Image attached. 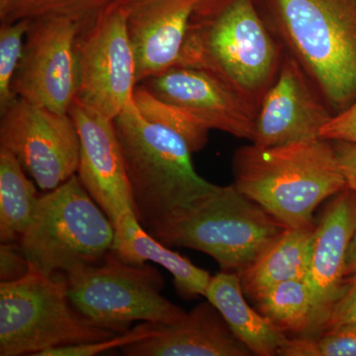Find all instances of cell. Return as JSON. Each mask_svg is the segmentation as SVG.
Instances as JSON below:
<instances>
[{
	"label": "cell",
	"mask_w": 356,
	"mask_h": 356,
	"mask_svg": "<svg viewBox=\"0 0 356 356\" xmlns=\"http://www.w3.org/2000/svg\"><path fill=\"white\" fill-rule=\"evenodd\" d=\"M40 196L18 159L0 147V242L18 243Z\"/></svg>",
	"instance_id": "cell-22"
},
{
	"label": "cell",
	"mask_w": 356,
	"mask_h": 356,
	"mask_svg": "<svg viewBox=\"0 0 356 356\" xmlns=\"http://www.w3.org/2000/svg\"><path fill=\"white\" fill-rule=\"evenodd\" d=\"M348 188L356 191V144L332 140Z\"/></svg>",
	"instance_id": "cell-31"
},
{
	"label": "cell",
	"mask_w": 356,
	"mask_h": 356,
	"mask_svg": "<svg viewBox=\"0 0 356 356\" xmlns=\"http://www.w3.org/2000/svg\"><path fill=\"white\" fill-rule=\"evenodd\" d=\"M133 102L147 120L161 124L181 135L192 153H197L207 144L209 129L184 109L156 97L143 84L136 86Z\"/></svg>",
	"instance_id": "cell-24"
},
{
	"label": "cell",
	"mask_w": 356,
	"mask_h": 356,
	"mask_svg": "<svg viewBox=\"0 0 356 356\" xmlns=\"http://www.w3.org/2000/svg\"><path fill=\"white\" fill-rule=\"evenodd\" d=\"M334 114L356 100V0H255Z\"/></svg>",
	"instance_id": "cell-4"
},
{
	"label": "cell",
	"mask_w": 356,
	"mask_h": 356,
	"mask_svg": "<svg viewBox=\"0 0 356 356\" xmlns=\"http://www.w3.org/2000/svg\"><path fill=\"white\" fill-rule=\"evenodd\" d=\"M234 185L287 228L316 225L318 206L348 188L332 140L238 147Z\"/></svg>",
	"instance_id": "cell-3"
},
{
	"label": "cell",
	"mask_w": 356,
	"mask_h": 356,
	"mask_svg": "<svg viewBox=\"0 0 356 356\" xmlns=\"http://www.w3.org/2000/svg\"><path fill=\"white\" fill-rule=\"evenodd\" d=\"M79 86L76 99L114 119L133 102L137 65L127 17L118 0L79 35Z\"/></svg>",
	"instance_id": "cell-9"
},
{
	"label": "cell",
	"mask_w": 356,
	"mask_h": 356,
	"mask_svg": "<svg viewBox=\"0 0 356 356\" xmlns=\"http://www.w3.org/2000/svg\"><path fill=\"white\" fill-rule=\"evenodd\" d=\"M30 23L31 20H19L0 26V113L18 98L13 92V81L22 58Z\"/></svg>",
	"instance_id": "cell-26"
},
{
	"label": "cell",
	"mask_w": 356,
	"mask_h": 356,
	"mask_svg": "<svg viewBox=\"0 0 356 356\" xmlns=\"http://www.w3.org/2000/svg\"><path fill=\"white\" fill-rule=\"evenodd\" d=\"M127 17L137 83L177 65L192 15L204 0H118Z\"/></svg>",
	"instance_id": "cell-15"
},
{
	"label": "cell",
	"mask_w": 356,
	"mask_h": 356,
	"mask_svg": "<svg viewBox=\"0 0 356 356\" xmlns=\"http://www.w3.org/2000/svg\"><path fill=\"white\" fill-rule=\"evenodd\" d=\"M314 227L286 228L240 274L250 299L267 288L292 280H306L310 266Z\"/></svg>",
	"instance_id": "cell-20"
},
{
	"label": "cell",
	"mask_w": 356,
	"mask_h": 356,
	"mask_svg": "<svg viewBox=\"0 0 356 356\" xmlns=\"http://www.w3.org/2000/svg\"><path fill=\"white\" fill-rule=\"evenodd\" d=\"M113 227L115 236L111 250L119 259L138 266L152 261L165 267L173 276L180 298L192 300L205 296L212 277L210 273L194 266L189 259L147 233L133 211L122 214L113 222Z\"/></svg>",
	"instance_id": "cell-18"
},
{
	"label": "cell",
	"mask_w": 356,
	"mask_h": 356,
	"mask_svg": "<svg viewBox=\"0 0 356 356\" xmlns=\"http://www.w3.org/2000/svg\"><path fill=\"white\" fill-rule=\"evenodd\" d=\"M320 138L356 144V100L350 107L330 119L321 130Z\"/></svg>",
	"instance_id": "cell-29"
},
{
	"label": "cell",
	"mask_w": 356,
	"mask_h": 356,
	"mask_svg": "<svg viewBox=\"0 0 356 356\" xmlns=\"http://www.w3.org/2000/svg\"><path fill=\"white\" fill-rule=\"evenodd\" d=\"M115 0H0V21L11 23L46 16L76 21L81 31Z\"/></svg>",
	"instance_id": "cell-23"
},
{
	"label": "cell",
	"mask_w": 356,
	"mask_h": 356,
	"mask_svg": "<svg viewBox=\"0 0 356 356\" xmlns=\"http://www.w3.org/2000/svg\"><path fill=\"white\" fill-rule=\"evenodd\" d=\"M69 113L81 140L77 177L113 224L124 213L134 212L132 193L114 120L76 100Z\"/></svg>",
	"instance_id": "cell-14"
},
{
	"label": "cell",
	"mask_w": 356,
	"mask_h": 356,
	"mask_svg": "<svg viewBox=\"0 0 356 356\" xmlns=\"http://www.w3.org/2000/svg\"><path fill=\"white\" fill-rule=\"evenodd\" d=\"M204 297L216 307L232 332L252 355H281L289 337L250 306L245 300L240 274L222 271L212 276Z\"/></svg>",
	"instance_id": "cell-19"
},
{
	"label": "cell",
	"mask_w": 356,
	"mask_h": 356,
	"mask_svg": "<svg viewBox=\"0 0 356 356\" xmlns=\"http://www.w3.org/2000/svg\"><path fill=\"white\" fill-rule=\"evenodd\" d=\"M284 53L255 0H204L192 15L175 65L210 72L257 111Z\"/></svg>",
	"instance_id": "cell-1"
},
{
	"label": "cell",
	"mask_w": 356,
	"mask_h": 356,
	"mask_svg": "<svg viewBox=\"0 0 356 356\" xmlns=\"http://www.w3.org/2000/svg\"><path fill=\"white\" fill-rule=\"evenodd\" d=\"M0 147L14 154L44 191L76 175L81 140L74 119L18 97L1 113Z\"/></svg>",
	"instance_id": "cell-10"
},
{
	"label": "cell",
	"mask_w": 356,
	"mask_h": 356,
	"mask_svg": "<svg viewBox=\"0 0 356 356\" xmlns=\"http://www.w3.org/2000/svg\"><path fill=\"white\" fill-rule=\"evenodd\" d=\"M156 97L184 109L209 130L254 139L257 111L210 72L175 65L140 83Z\"/></svg>",
	"instance_id": "cell-13"
},
{
	"label": "cell",
	"mask_w": 356,
	"mask_h": 356,
	"mask_svg": "<svg viewBox=\"0 0 356 356\" xmlns=\"http://www.w3.org/2000/svg\"><path fill=\"white\" fill-rule=\"evenodd\" d=\"M121 350L127 356L254 355L208 300L177 322L156 324L152 336Z\"/></svg>",
	"instance_id": "cell-17"
},
{
	"label": "cell",
	"mask_w": 356,
	"mask_h": 356,
	"mask_svg": "<svg viewBox=\"0 0 356 356\" xmlns=\"http://www.w3.org/2000/svg\"><path fill=\"white\" fill-rule=\"evenodd\" d=\"M343 275L344 285L356 281V231L346 252Z\"/></svg>",
	"instance_id": "cell-32"
},
{
	"label": "cell",
	"mask_w": 356,
	"mask_h": 356,
	"mask_svg": "<svg viewBox=\"0 0 356 356\" xmlns=\"http://www.w3.org/2000/svg\"><path fill=\"white\" fill-rule=\"evenodd\" d=\"M132 193L134 212L156 238L219 185L192 165V151L179 134L147 120L134 102L114 119Z\"/></svg>",
	"instance_id": "cell-2"
},
{
	"label": "cell",
	"mask_w": 356,
	"mask_h": 356,
	"mask_svg": "<svg viewBox=\"0 0 356 356\" xmlns=\"http://www.w3.org/2000/svg\"><path fill=\"white\" fill-rule=\"evenodd\" d=\"M355 231L356 191L346 188L330 198L314 229L306 281L325 324L330 310L346 287L344 264Z\"/></svg>",
	"instance_id": "cell-16"
},
{
	"label": "cell",
	"mask_w": 356,
	"mask_h": 356,
	"mask_svg": "<svg viewBox=\"0 0 356 356\" xmlns=\"http://www.w3.org/2000/svg\"><path fill=\"white\" fill-rule=\"evenodd\" d=\"M30 264L18 243L0 245V283L15 282L29 274Z\"/></svg>",
	"instance_id": "cell-28"
},
{
	"label": "cell",
	"mask_w": 356,
	"mask_h": 356,
	"mask_svg": "<svg viewBox=\"0 0 356 356\" xmlns=\"http://www.w3.org/2000/svg\"><path fill=\"white\" fill-rule=\"evenodd\" d=\"M356 323V281L348 283L330 310L325 329Z\"/></svg>",
	"instance_id": "cell-30"
},
{
	"label": "cell",
	"mask_w": 356,
	"mask_h": 356,
	"mask_svg": "<svg viewBox=\"0 0 356 356\" xmlns=\"http://www.w3.org/2000/svg\"><path fill=\"white\" fill-rule=\"evenodd\" d=\"M70 303L91 324L115 334L135 322L172 324L186 312L161 295L165 280L149 264H131L112 250L100 264L64 273Z\"/></svg>",
	"instance_id": "cell-8"
},
{
	"label": "cell",
	"mask_w": 356,
	"mask_h": 356,
	"mask_svg": "<svg viewBox=\"0 0 356 356\" xmlns=\"http://www.w3.org/2000/svg\"><path fill=\"white\" fill-rule=\"evenodd\" d=\"M252 300L257 311L287 337H315L324 331V317L306 280L278 283Z\"/></svg>",
	"instance_id": "cell-21"
},
{
	"label": "cell",
	"mask_w": 356,
	"mask_h": 356,
	"mask_svg": "<svg viewBox=\"0 0 356 356\" xmlns=\"http://www.w3.org/2000/svg\"><path fill=\"white\" fill-rule=\"evenodd\" d=\"M281 355L356 356V323L331 327L315 337H289Z\"/></svg>",
	"instance_id": "cell-25"
},
{
	"label": "cell",
	"mask_w": 356,
	"mask_h": 356,
	"mask_svg": "<svg viewBox=\"0 0 356 356\" xmlns=\"http://www.w3.org/2000/svg\"><path fill=\"white\" fill-rule=\"evenodd\" d=\"M334 115L305 70L285 51L277 76L257 109L252 144L268 147L320 139Z\"/></svg>",
	"instance_id": "cell-12"
},
{
	"label": "cell",
	"mask_w": 356,
	"mask_h": 356,
	"mask_svg": "<svg viewBox=\"0 0 356 356\" xmlns=\"http://www.w3.org/2000/svg\"><path fill=\"white\" fill-rule=\"evenodd\" d=\"M114 236L113 224L76 175L40 196L18 243L31 271L51 276L100 264L112 250Z\"/></svg>",
	"instance_id": "cell-5"
},
{
	"label": "cell",
	"mask_w": 356,
	"mask_h": 356,
	"mask_svg": "<svg viewBox=\"0 0 356 356\" xmlns=\"http://www.w3.org/2000/svg\"><path fill=\"white\" fill-rule=\"evenodd\" d=\"M81 32L76 21L63 16L31 20L13 77L15 95L57 113H69L79 86Z\"/></svg>",
	"instance_id": "cell-11"
},
{
	"label": "cell",
	"mask_w": 356,
	"mask_h": 356,
	"mask_svg": "<svg viewBox=\"0 0 356 356\" xmlns=\"http://www.w3.org/2000/svg\"><path fill=\"white\" fill-rule=\"evenodd\" d=\"M91 324L70 303L64 274L30 271L0 283V355L40 356L63 346L96 343L116 336Z\"/></svg>",
	"instance_id": "cell-6"
},
{
	"label": "cell",
	"mask_w": 356,
	"mask_h": 356,
	"mask_svg": "<svg viewBox=\"0 0 356 356\" xmlns=\"http://www.w3.org/2000/svg\"><path fill=\"white\" fill-rule=\"evenodd\" d=\"M156 331V324L143 322L132 331L129 330L124 334H116L104 341L76 344V346H63L44 351L40 356H93L115 348H121L129 343L152 336Z\"/></svg>",
	"instance_id": "cell-27"
},
{
	"label": "cell",
	"mask_w": 356,
	"mask_h": 356,
	"mask_svg": "<svg viewBox=\"0 0 356 356\" xmlns=\"http://www.w3.org/2000/svg\"><path fill=\"white\" fill-rule=\"evenodd\" d=\"M286 228L233 184L218 186L156 238L202 252L222 270L241 273Z\"/></svg>",
	"instance_id": "cell-7"
}]
</instances>
